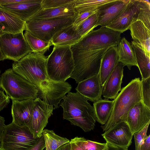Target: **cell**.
Returning a JSON list of instances; mask_svg holds the SVG:
<instances>
[{
	"label": "cell",
	"mask_w": 150,
	"mask_h": 150,
	"mask_svg": "<svg viewBox=\"0 0 150 150\" xmlns=\"http://www.w3.org/2000/svg\"><path fill=\"white\" fill-rule=\"evenodd\" d=\"M63 100L59 106L63 109L64 119L86 132L94 129L96 120L94 109L87 98L78 92H69Z\"/></svg>",
	"instance_id": "6da1fadb"
},
{
	"label": "cell",
	"mask_w": 150,
	"mask_h": 150,
	"mask_svg": "<svg viewBox=\"0 0 150 150\" xmlns=\"http://www.w3.org/2000/svg\"><path fill=\"white\" fill-rule=\"evenodd\" d=\"M111 115L101 127L105 131L117 124L125 122L130 109L137 103L142 101L141 81L139 78L132 79L123 87L114 100Z\"/></svg>",
	"instance_id": "7a4b0ae2"
},
{
	"label": "cell",
	"mask_w": 150,
	"mask_h": 150,
	"mask_svg": "<svg viewBox=\"0 0 150 150\" xmlns=\"http://www.w3.org/2000/svg\"><path fill=\"white\" fill-rule=\"evenodd\" d=\"M47 58L44 54L30 53L14 62L12 69L37 89L42 82L49 79L46 67Z\"/></svg>",
	"instance_id": "3957f363"
},
{
	"label": "cell",
	"mask_w": 150,
	"mask_h": 150,
	"mask_svg": "<svg viewBox=\"0 0 150 150\" xmlns=\"http://www.w3.org/2000/svg\"><path fill=\"white\" fill-rule=\"evenodd\" d=\"M110 47L89 50L71 49L74 67L70 78L74 79L76 83H78L98 74L102 57Z\"/></svg>",
	"instance_id": "277c9868"
},
{
	"label": "cell",
	"mask_w": 150,
	"mask_h": 150,
	"mask_svg": "<svg viewBox=\"0 0 150 150\" xmlns=\"http://www.w3.org/2000/svg\"><path fill=\"white\" fill-rule=\"evenodd\" d=\"M46 67L48 78L57 82H64L70 77L74 64L70 46H54L47 58Z\"/></svg>",
	"instance_id": "5b68a950"
},
{
	"label": "cell",
	"mask_w": 150,
	"mask_h": 150,
	"mask_svg": "<svg viewBox=\"0 0 150 150\" xmlns=\"http://www.w3.org/2000/svg\"><path fill=\"white\" fill-rule=\"evenodd\" d=\"M0 87L11 100H22L37 98L38 91L34 85L8 69L0 76Z\"/></svg>",
	"instance_id": "8992f818"
},
{
	"label": "cell",
	"mask_w": 150,
	"mask_h": 150,
	"mask_svg": "<svg viewBox=\"0 0 150 150\" xmlns=\"http://www.w3.org/2000/svg\"><path fill=\"white\" fill-rule=\"evenodd\" d=\"M39 139L34 137L27 125H18L12 122L4 128L0 150H26L33 146Z\"/></svg>",
	"instance_id": "52a82bcc"
},
{
	"label": "cell",
	"mask_w": 150,
	"mask_h": 150,
	"mask_svg": "<svg viewBox=\"0 0 150 150\" xmlns=\"http://www.w3.org/2000/svg\"><path fill=\"white\" fill-rule=\"evenodd\" d=\"M120 33L107 28L92 30L70 47L71 49L89 50L117 46L121 40Z\"/></svg>",
	"instance_id": "ba28073f"
},
{
	"label": "cell",
	"mask_w": 150,
	"mask_h": 150,
	"mask_svg": "<svg viewBox=\"0 0 150 150\" xmlns=\"http://www.w3.org/2000/svg\"><path fill=\"white\" fill-rule=\"evenodd\" d=\"M74 18L30 19L25 22V30L42 40L51 41L57 32L73 24Z\"/></svg>",
	"instance_id": "9c48e42d"
},
{
	"label": "cell",
	"mask_w": 150,
	"mask_h": 150,
	"mask_svg": "<svg viewBox=\"0 0 150 150\" xmlns=\"http://www.w3.org/2000/svg\"><path fill=\"white\" fill-rule=\"evenodd\" d=\"M0 48L5 59L14 62L32 52L23 32L16 34L3 33L0 35Z\"/></svg>",
	"instance_id": "30bf717a"
},
{
	"label": "cell",
	"mask_w": 150,
	"mask_h": 150,
	"mask_svg": "<svg viewBox=\"0 0 150 150\" xmlns=\"http://www.w3.org/2000/svg\"><path fill=\"white\" fill-rule=\"evenodd\" d=\"M71 88V85L67 82L56 81L48 79L42 82L37 89V98L55 109Z\"/></svg>",
	"instance_id": "8fae6325"
},
{
	"label": "cell",
	"mask_w": 150,
	"mask_h": 150,
	"mask_svg": "<svg viewBox=\"0 0 150 150\" xmlns=\"http://www.w3.org/2000/svg\"><path fill=\"white\" fill-rule=\"evenodd\" d=\"M30 120L27 126L35 138L39 139L48 123L49 118L53 114L54 107L37 98L35 100Z\"/></svg>",
	"instance_id": "7c38bea8"
},
{
	"label": "cell",
	"mask_w": 150,
	"mask_h": 150,
	"mask_svg": "<svg viewBox=\"0 0 150 150\" xmlns=\"http://www.w3.org/2000/svg\"><path fill=\"white\" fill-rule=\"evenodd\" d=\"M102 135L107 144L128 149L132 143L133 134L127 124L122 122L105 131Z\"/></svg>",
	"instance_id": "4fadbf2b"
},
{
	"label": "cell",
	"mask_w": 150,
	"mask_h": 150,
	"mask_svg": "<svg viewBox=\"0 0 150 150\" xmlns=\"http://www.w3.org/2000/svg\"><path fill=\"white\" fill-rule=\"evenodd\" d=\"M140 9L139 0H130L119 16L106 27L123 33L129 29L131 25L137 21Z\"/></svg>",
	"instance_id": "5bb4252c"
},
{
	"label": "cell",
	"mask_w": 150,
	"mask_h": 150,
	"mask_svg": "<svg viewBox=\"0 0 150 150\" xmlns=\"http://www.w3.org/2000/svg\"><path fill=\"white\" fill-rule=\"evenodd\" d=\"M130 0H112L98 8V16L96 27H105L113 21L125 8Z\"/></svg>",
	"instance_id": "9a60e30c"
},
{
	"label": "cell",
	"mask_w": 150,
	"mask_h": 150,
	"mask_svg": "<svg viewBox=\"0 0 150 150\" xmlns=\"http://www.w3.org/2000/svg\"><path fill=\"white\" fill-rule=\"evenodd\" d=\"M42 1L25 0L21 2L0 6V7L25 22L42 9Z\"/></svg>",
	"instance_id": "2e32d148"
},
{
	"label": "cell",
	"mask_w": 150,
	"mask_h": 150,
	"mask_svg": "<svg viewBox=\"0 0 150 150\" xmlns=\"http://www.w3.org/2000/svg\"><path fill=\"white\" fill-rule=\"evenodd\" d=\"M150 121V109L142 101L136 103L129 110L126 122L133 134L141 130Z\"/></svg>",
	"instance_id": "e0dca14e"
},
{
	"label": "cell",
	"mask_w": 150,
	"mask_h": 150,
	"mask_svg": "<svg viewBox=\"0 0 150 150\" xmlns=\"http://www.w3.org/2000/svg\"><path fill=\"white\" fill-rule=\"evenodd\" d=\"M76 90L88 100L95 102L102 98L103 86L98 74L85 79L78 83Z\"/></svg>",
	"instance_id": "ac0fdd59"
},
{
	"label": "cell",
	"mask_w": 150,
	"mask_h": 150,
	"mask_svg": "<svg viewBox=\"0 0 150 150\" xmlns=\"http://www.w3.org/2000/svg\"><path fill=\"white\" fill-rule=\"evenodd\" d=\"M11 114L13 123L18 125H27L31 117L35 100H12Z\"/></svg>",
	"instance_id": "d6986e66"
},
{
	"label": "cell",
	"mask_w": 150,
	"mask_h": 150,
	"mask_svg": "<svg viewBox=\"0 0 150 150\" xmlns=\"http://www.w3.org/2000/svg\"><path fill=\"white\" fill-rule=\"evenodd\" d=\"M124 66L118 62L103 86L102 94L105 98L114 99L121 91Z\"/></svg>",
	"instance_id": "ffe728a7"
},
{
	"label": "cell",
	"mask_w": 150,
	"mask_h": 150,
	"mask_svg": "<svg viewBox=\"0 0 150 150\" xmlns=\"http://www.w3.org/2000/svg\"><path fill=\"white\" fill-rule=\"evenodd\" d=\"M118 62L117 46L109 48L102 57L98 73L103 86Z\"/></svg>",
	"instance_id": "44dd1931"
},
{
	"label": "cell",
	"mask_w": 150,
	"mask_h": 150,
	"mask_svg": "<svg viewBox=\"0 0 150 150\" xmlns=\"http://www.w3.org/2000/svg\"><path fill=\"white\" fill-rule=\"evenodd\" d=\"M129 29L133 41L142 48L147 55L150 57V30L139 20L132 23Z\"/></svg>",
	"instance_id": "7402d4cb"
},
{
	"label": "cell",
	"mask_w": 150,
	"mask_h": 150,
	"mask_svg": "<svg viewBox=\"0 0 150 150\" xmlns=\"http://www.w3.org/2000/svg\"><path fill=\"white\" fill-rule=\"evenodd\" d=\"M25 22L0 7V29L3 33L16 34L25 30Z\"/></svg>",
	"instance_id": "603a6c76"
},
{
	"label": "cell",
	"mask_w": 150,
	"mask_h": 150,
	"mask_svg": "<svg viewBox=\"0 0 150 150\" xmlns=\"http://www.w3.org/2000/svg\"><path fill=\"white\" fill-rule=\"evenodd\" d=\"M81 38L72 24L57 32L53 36L51 41L54 46L71 47Z\"/></svg>",
	"instance_id": "cb8c5ba5"
},
{
	"label": "cell",
	"mask_w": 150,
	"mask_h": 150,
	"mask_svg": "<svg viewBox=\"0 0 150 150\" xmlns=\"http://www.w3.org/2000/svg\"><path fill=\"white\" fill-rule=\"evenodd\" d=\"M77 14L73 3L59 7L42 9L30 19H42L75 17Z\"/></svg>",
	"instance_id": "d4e9b609"
},
{
	"label": "cell",
	"mask_w": 150,
	"mask_h": 150,
	"mask_svg": "<svg viewBox=\"0 0 150 150\" xmlns=\"http://www.w3.org/2000/svg\"><path fill=\"white\" fill-rule=\"evenodd\" d=\"M118 62L129 70L132 66H137L134 54L131 44L125 38L121 39L117 46Z\"/></svg>",
	"instance_id": "484cf974"
},
{
	"label": "cell",
	"mask_w": 150,
	"mask_h": 150,
	"mask_svg": "<svg viewBox=\"0 0 150 150\" xmlns=\"http://www.w3.org/2000/svg\"><path fill=\"white\" fill-rule=\"evenodd\" d=\"M131 44L142 79H146L150 77V57L147 55L142 48L133 41Z\"/></svg>",
	"instance_id": "4316f807"
},
{
	"label": "cell",
	"mask_w": 150,
	"mask_h": 150,
	"mask_svg": "<svg viewBox=\"0 0 150 150\" xmlns=\"http://www.w3.org/2000/svg\"><path fill=\"white\" fill-rule=\"evenodd\" d=\"M114 104V100L101 99L94 102L96 120L102 125H105L111 114Z\"/></svg>",
	"instance_id": "83f0119b"
},
{
	"label": "cell",
	"mask_w": 150,
	"mask_h": 150,
	"mask_svg": "<svg viewBox=\"0 0 150 150\" xmlns=\"http://www.w3.org/2000/svg\"><path fill=\"white\" fill-rule=\"evenodd\" d=\"M25 39L33 52L44 54L52 45L51 41L42 40L25 30L23 34Z\"/></svg>",
	"instance_id": "f1b7e54d"
},
{
	"label": "cell",
	"mask_w": 150,
	"mask_h": 150,
	"mask_svg": "<svg viewBox=\"0 0 150 150\" xmlns=\"http://www.w3.org/2000/svg\"><path fill=\"white\" fill-rule=\"evenodd\" d=\"M42 134L45 140L46 150H56L61 146L70 142L67 138L57 135L52 130L44 129Z\"/></svg>",
	"instance_id": "f546056e"
},
{
	"label": "cell",
	"mask_w": 150,
	"mask_h": 150,
	"mask_svg": "<svg viewBox=\"0 0 150 150\" xmlns=\"http://www.w3.org/2000/svg\"><path fill=\"white\" fill-rule=\"evenodd\" d=\"M112 0H75L74 8L77 14L96 9L100 6Z\"/></svg>",
	"instance_id": "4dcf8cb0"
},
{
	"label": "cell",
	"mask_w": 150,
	"mask_h": 150,
	"mask_svg": "<svg viewBox=\"0 0 150 150\" xmlns=\"http://www.w3.org/2000/svg\"><path fill=\"white\" fill-rule=\"evenodd\" d=\"M98 16L97 11L84 21L76 28L77 33L82 38L96 27Z\"/></svg>",
	"instance_id": "1f68e13d"
},
{
	"label": "cell",
	"mask_w": 150,
	"mask_h": 150,
	"mask_svg": "<svg viewBox=\"0 0 150 150\" xmlns=\"http://www.w3.org/2000/svg\"><path fill=\"white\" fill-rule=\"evenodd\" d=\"M140 9L137 21L142 22L150 30V2L149 0H139Z\"/></svg>",
	"instance_id": "d6a6232c"
},
{
	"label": "cell",
	"mask_w": 150,
	"mask_h": 150,
	"mask_svg": "<svg viewBox=\"0 0 150 150\" xmlns=\"http://www.w3.org/2000/svg\"><path fill=\"white\" fill-rule=\"evenodd\" d=\"M150 77L141 80L142 100L143 103L150 109Z\"/></svg>",
	"instance_id": "836d02e7"
},
{
	"label": "cell",
	"mask_w": 150,
	"mask_h": 150,
	"mask_svg": "<svg viewBox=\"0 0 150 150\" xmlns=\"http://www.w3.org/2000/svg\"><path fill=\"white\" fill-rule=\"evenodd\" d=\"M75 0H42V8H56L72 4Z\"/></svg>",
	"instance_id": "e575fe53"
},
{
	"label": "cell",
	"mask_w": 150,
	"mask_h": 150,
	"mask_svg": "<svg viewBox=\"0 0 150 150\" xmlns=\"http://www.w3.org/2000/svg\"><path fill=\"white\" fill-rule=\"evenodd\" d=\"M149 122L146 126L140 131L133 134L134 139L135 150H140L141 146L146 138L147 132L150 123Z\"/></svg>",
	"instance_id": "d590c367"
},
{
	"label": "cell",
	"mask_w": 150,
	"mask_h": 150,
	"mask_svg": "<svg viewBox=\"0 0 150 150\" xmlns=\"http://www.w3.org/2000/svg\"><path fill=\"white\" fill-rule=\"evenodd\" d=\"M107 143H100L86 139L83 143L84 150H103L106 146Z\"/></svg>",
	"instance_id": "8d00e7d4"
},
{
	"label": "cell",
	"mask_w": 150,
	"mask_h": 150,
	"mask_svg": "<svg viewBox=\"0 0 150 150\" xmlns=\"http://www.w3.org/2000/svg\"><path fill=\"white\" fill-rule=\"evenodd\" d=\"M97 10L98 8L77 14L74 18L73 23V25L76 29L82 23L96 13Z\"/></svg>",
	"instance_id": "74e56055"
},
{
	"label": "cell",
	"mask_w": 150,
	"mask_h": 150,
	"mask_svg": "<svg viewBox=\"0 0 150 150\" xmlns=\"http://www.w3.org/2000/svg\"><path fill=\"white\" fill-rule=\"evenodd\" d=\"M85 139L83 137H78L71 139L69 142L70 150H84L83 147V143Z\"/></svg>",
	"instance_id": "f35d334b"
},
{
	"label": "cell",
	"mask_w": 150,
	"mask_h": 150,
	"mask_svg": "<svg viewBox=\"0 0 150 150\" xmlns=\"http://www.w3.org/2000/svg\"><path fill=\"white\" fill-rule=\"evenodd\" d=\"M1 72L0 70V76ZM10 101L9 97L5 94L4 91L0 87V112L6 107Z\"/></svg>",
	"instance_id": "ab89813d"
},
{
	"label": "cell",
	"mask_w": 150,
	"mask_h": 150,
	"mask_svg": "<svg viewBox=\"0 0 150 150\" xmlns=\"http://www.w3.org/2000/svg\"><path fill=\"white\" fill-rule=\"evenodd\" d=\"M45 147L44 138L42 135L33 146L26 150H43Z\"/></svg>",
	"instance_id": "60d3db41"
},
{
	"label": "cell",
	"mask_w": 150,
	"mask_h": 150,
	"mask_svg": "<svg viewBox=\"0 0 150 150\" xmlns=\"http://www.w3.org/2000/svg\"><path fill=\"white\" fill-rule=\"evenodd\" d=\"M140 150H150V135L147 136L142 145Z\"/></svg>",
	"instance_id": "b9f144b4"
},
{
	"label": "cell",
	"mask_w": 150,
	"mask_h": 150,
	"mask_svg": "<svg viewBox=\"0 0 150 150\" xmlns=\"http://www.w3.org/2000/svg\"><path fill=\"white\" fill-rule=\"evenodd\" d=\"M25 0H0V6L25 1Z\"/></svg>",
	"instance_id": "7bdbcfd3"
},
{
	"label": "cell",
	"mask_w": 150,
	"mask_h": 150,
	"mask_svg": "<svg viewBox=\"0 0 150 150\" xmlns=\"http://www.w3.org/2000/svg\"><path fill=\"white\" fill-rule=\"evenodd\" d=\"M4 118L0 115V141L2 134L6 126Z\"/></svg>",
	"instance_id": "ee69618b"
},
{
	"label": "cell",
	"mask_w": 150,
	"mask_h": 150,
	"mask_svg": "<svg viewBox=\"0 0 150 150\" xmlns=\"http://www.w3.org/2000/svg\"><path fill=\"white\" fill-rule=\"evenodd\" d=\"M103 150H128L127 149L115 147L107 143L105 147Z\"/></svg>",
	"instance_id": "f6af8a7d"
},
{
	"label": "cell",
	"mask_w": 150,
	"mask_h": 150,
	"mask_svg": "<svg viewBox=\"0 0 150 150\" xmlns=\"http://www.w3.org/2000/svg\"><path fill=\"white\" fill-rule=\"evenodd\" d=\"M70 145L69 142L62 145L56 150H70Z\"/></svg>",
	"instance_id": "bcb514c9"
},
{
	"label": "cell",
	"mask_w": 150,
	"mask_h": 150,
	"mask_svg": "<svg viewBox=\"0 0 150 150\" xmlns=\"http://www.w3.org/2000/svg\"><path fill=\"white\" fill-rule=\"evenodd\" d=\"M4 59V57L1 52L0 48V61L3 60Z\"/></svg>",
	"instance_id": "7dc6e473"
},
{
	"label": "cell",
	"mask_w": 150,
	"mask_h": 150,
	"mask_svg": "<svg viewBox=\"0 0 150 150\" xmlns=\"http://www.w3.org/2000/svg\"><path fill=\"white\" fill-rule=\"evenodd\" d=\"M3 33L0 29V35Z\"/></svg>",
	"instance_id": "c3c4849f"
},
{
	"label": "cell",
	"mask_w": 150,
	"mask_h": 150,
	"mask_svg": "<svg viewBox=\"0 0 150 150\" xmlns=\"http://www.w3.org/2000/svg\"></svg>",
	"instance_id": "681fc988"
}]
</instances>
